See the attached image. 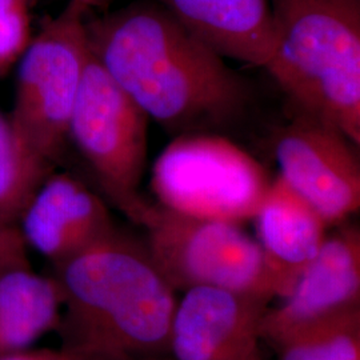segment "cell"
<instances>
[{
  "label": "cell",
  "instance_id": "1",
  "mask_svg": "<svg viewBox=\"0 0 360 360\" xmlns=\"http://www.w3.org/2000/svg\"><path fill=\"white\" fill-rule=\"evenodd\" d=\"M86 30L98 63L172 135H223L252 107L245 77L155 0L104 13Z\"/></svg>",
  "mask_w": 360,
  "mask_h": 360
},
{
  "label": "cell",
  "instance_id": "2",
  "mask_svg": "<svg viewBox=\"0 0 360 360\" xmlns=\"http://www.w3.org/2000/svg\"><path fill=\"white\" fill-rule=\"evenodd\" d=\"M53 269L63 302L58 330L72 360L167 358L178 302L146 239L115 227Z\"/></svg>",
  "mask_w": 360,
  "mask_h": 360
},
{
  "label": "cell",
  "instance_id": "3",
  "mask_svg": "<svg viewBox=\"0 0 360 360\" xmlns=\"http://www.w3.org/2000/svg\"><path fill=\"white\" fill-rule=\"evenodd\" d=\"M275 46L264 67L297 111L360 144V0H269Z\"/></svg>",
  "mask_w": 360,
  "mask_h": 360
},
{
  "label": "cell",
  "instance_id": "4",
  "mask_svg": "<svg viewBox=\"0 0 360 360\" xmlns=\"http://www.w3.org/2000/svg\"><path fill=\"white\" fill-rule=\"evenodd\" d=\"M260 163L227 136H175L153 168L158 205L193 218L242 224L255 217L270 188Z\"/></svg>",
  "mask_w": 360,
  "mask_h": 360
},
{
  "label": "cell",
  "instance_id": "5",
  "mask_svg": "<svg viewBox=\"0 0 360 360\" xmlns=\"http://www.w3.org/2000/svg\"><path fill=\"white\" fill-rule=\"evenodd\" d=\"M91 51L86 16L65 7L32 35L18 60L13 129L28 148L53 165L68 126Z\"/></svg>",
  "mask_w": 360,
  "mask_h": 360
},
{
  "label": "cell",
  "instance_id": "6",
  "mask_svg": "<svg viewBox=\"0 0 360 360\" xmlns=\"http://www.w3.org/2000/svg\"><path fill=\"white\" fill-rule=\"evenodd\" d=\"M148 116L91 53L68 126L107 199L141 226L151 203L141 193Z\"/></svg>",
  "mask_w": 360,
  "mask_h": 360
},
{
  "label": "cell",
  "instance_id": "7",
  "mask_svg": "<svg viewBox=\"0 0 360 360\" xmlns=\"http://www.w3.org/2000/svg\"><path fill=\"white\" fill-rule=\"evenodd\" d=\"M141 227L159 270L175 291L207 285L276 297L263 250L242 224L193 218L153 205Z\"/></svg>",
  "mask_w": 360,
  "mask_h": 360
},
{
  "label": "cell",
  "instance_id": "8",
  "mask_svg": "<svg viewBox=\"0 0 360 360\" xmlns=\"http://www.w3.org/2000/svg\"><path fill=\"white\" fill-rule=\"evenodd\" d=\"M297 112L275 135L279 176L315 208L328 227H335L359 211L356 144L334 126Z\"/></svg>",
  "mask_w": 360,
  "mask_h": 360
},
{
  "label": "cell",
  "instance_id": "9",
  "mask_svg": "<svg viewBox=\"0 0 360 360\" xmlns=\"http://www.w3.org/2000/svg\"><path fill=\"white\" fill-rule=\"evenodd\" d=\"M176 303L169 331L172 360H254L270 296L199 285Z\"/></svg>",
  "mask_w": 360,
  "mask_h": 360
},
{
  "label": "cell",
  "instance_id": "10",
  "mask_svg": "<svg viewBox=\"0 0 360 360\" xmlns=\"http://www.w3.org/2000/svg\"><path fill=\"white\" fill-rule=\"evenodd\" d=\"M278 309H269L260 339L275 347L296 330L346 309L360 307V231L340 223Z\"/></svg>",
  "mask_w": 360,
  "mask_h": 360
},
{
  "label": "cell",
  "instance_id": "11",
  "mask_svg": "<svg viewBox=\"0 0 360 360\" xmlns=\"http://www.w3.org/2000/svg\"><path fill=\"white\" fill-rule=\"evenodd\" d=\"M27 248L59 264L115 229L103 199L70 174L51 172L16 223Z\"/></svg>",
  "mask_w": 360,
  "mask_h": 360
},
{
  "label": "cell",
  "instance_id": "12",
  "mask_svg": "<svg viewBox=\"0 0 360 360\" xmlns=\"http://www.w3.org/2000/svg\"><path fill=\"white\" fill-rule=\"evenodd\" d=\"M252 220L276 296L285 297L322 247L328 226L281 176L271 181Z\"/></svg>",
  "mask_w": 360,
  "mask_h": 360
},
{
  "label": "cell",
  "instance_id": "13",
  "mask_svg": "<svg viewBox=\"0 0 360 360\" xmlns=\"http://www.w3.org/2000/svg\"><path fill=\"white\" fill-rule=\"evenodd\" d=\"M223 58L266 67L275 37L269 0H155Z\"/></svg>",
  "mask_w": 360,
  "mask_h": 360
},
{
  "label": "cell",
  "instance_id": "14",
  "mask_svg": "<svg viewBox=\"0 0 360 360\" xmlns=\"http://www.w3.org/2000/svg\"><path fill=\"white\" fill-rule=\"evenodd\" d=\"M62 292L53 276L31 266L0 270V358L25 351L58 330Z\"/></svg>",
  "mask_w": 360,
  "mask_h": 360
},
{
  "label": "cell",
  "instance_id": "15",
  "mask_svg": "<svg viewBox=\"0 0 360 360\" xmlns=\"http://www.w3.org/2000/svg\"><path fill=\"white\" fill-rule=\"evenodd\" d=\"M52 165L34 154L8 117L0 114V219L15 224Z\"/></svg>",
  "mask_w": 360,
  "mask_h": 360
},
{
  "label": "cell",
  "instance_id": "16",
  "mask_svg": "<svg viewBox=\"0 0 360 360\" xmlns=\"http://www.w3.org/2000/svg\"><path fill=\"white\" fill-rule=\"evenodd\" d=\"M274 348L279 360H360V307L307 324Z\"/></svg>",
  "mask_w": 360,
  "mask_h": 360
},
{
  "label": "cell",
  "instance_id": "17",
  "mask_svg": "<svg viewBox=\"0 0 360 360\" xmlns=\"http://www.w3.org/2000/svg\"><path fill=\"white\" fill-rule=\"evenodd\" d=\"M28 0H0V74L18 63L31 35Z\"/></svg>",
  "mask_w": 360,
  "mask_h": 360
},
{
  "label": "cell",
  "instance_id": "18",
  "mask_svg": "<svg viewBox=\"0 0 360 360\" xmlns=\"http://www.w3.org/2000/svg\"><path fill=\"white\" fill-rule=\"evenodd\" d=\"M19 266H31L28 248L18 226L0 219V270Z\"/></svg>",
  "mask_w": 360,
  "mask_h": 360
},
{
  "label": "cell",
  "instance_id": "19",
  "mask_svg": "<svg viewBox=\"0 0 360 360\" xmlns=\"http://www.w3.org/2000/svg\"><path fill=\"white\" fill-rule=\"evenodd\" d=\"M0 360H72V358L60 349H50V348H44V349H25V351H19L15 354H10L6 356H1Z\"/></svg>",
  "mask_w": 360,
  "mask_h": 360
},
{
  "label": "cell",
  "instance_id": "20",
  "mask_svg": "<svg viewBox=\"0 0 360 360\" xmlns=\"http://www.w3.org/2000/svg\"><path fill=\"white\" fill-rule=\"evenodd\" d=\"M111 3L112 0H70L67 7L86 16L87 13H94V11L105 13Z\"/></svg>",
  "mask_w": 360,
  "mask_h": 360
},
{
  "label": "cell",
  "instance_id": "21",
  "mask_svg": "<svg viewBox=\"0 0 360 360\" xmlns=\"http://www.w3.org/2000/svg\"><path fill=\"white\" fill-rule=\"evenodd\" d=\"M126 360H172L167 358H143V359H126Z\"/></svg>",
  "mask_w": 360,
  "mask_h": 360
},
{
  "label": "cell",
  "instance_id": "22",
  "mask_svg": "<svg viewBox=\"0 0 360 360\" xmlns=\"http://www.w3.org/2000/svg\"><path fill=\"white\" fill-rule=\"evenodd\" d=\"M254 360H260V358H259V355H257V358H255V359Z\"/></svg>",
  "mask_w": 360,
  "mask_h": 360
},
{
  "label": "cell",
  "instance_id": "23",
  "mask_svg": "<svg viewBox=\"0 0 360 360\" xmlns=\"http://www.w3.org/2000/svg\"><path fill=\"white\" fill-rule=\"evenodd\" d=\"M31 1H32V0H28V3H31Z\"/></svg>",
  "mask_w": 360,
  "mask_h": 360
}]
</instances>
